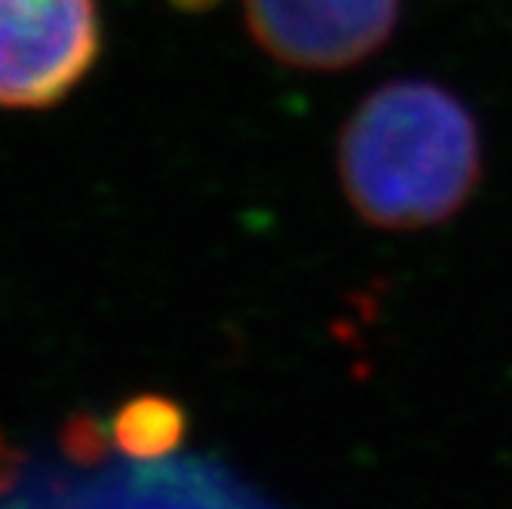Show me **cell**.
Returning a JSON list of instances; mask_svg holds the SVG:
<instances>
[{"label":"cell","instance_id":"obj_1","mask_svg":"<svg viewBox=\"0 0 512 509\" xmlns=\"http://www.w3.org/2000/svg\"><path fill=\"white\" fill-rule=\"evenodd\" d=\"M338 181L350 209L378 230L451 221L485 175L482 126L454 89L396 77L353 108L338 135Z\"/></svg>","mask_w":512,"mask_h":509},{"label":"cell","instance_id":"obj_2","mask_svg":"<svg viewBox=\"0 0 512 509\" xmlns=\"http://www.w3.org/2000/svg\"><path fill=\"white\" fill-rule=\"evenodd\" d=\"M0 509H273L209 460H154L105 473L40 464L16 473Z\"/></svg>","mask_w":512,"mask_h":509},{"label":"cell","instance_id":"obj_3","mask_svg":"<svg viewBox=\"0 0 512 509\" xmlns=\"http://www.w3.org/2000/svg\"><path fill=\"white\" fill-rule=\"evenodd\" d=\"M96 0H0V108H53L99 59Z\"/></svg>","mask_w":512,"mask_h":509},{"label":"cell","instance_id":"obj_4","mask_svg":"<svg viewBox=\"0 0 512 509\" xmlns=\"http://www.w3.org/2000/svg\"><path fill=\"white\" fill-rule=\"evenodd\" d=\"M405 0H243L258 50L295 71H350L393 40Z\"/></svg>","mask_w":512,"mask_h":509},{"label":"cell","instance_id":"obj_5","mask_svg":"<svg viewBox=\"0 0 512 509\" xmlns=\"http://www.w3.org/2000/svg\"><path fill=\"white\" fill-rule=\"evenodd\" d=\"M188 433V414L166 396H135L111 421L114 448L132 464H154L178 451Z\"/></svg>","mask_w":512,"mask_h":509},{"label":"cell","instance_id":"obj_6","mask_svg":"<svg viewBox=\"0 0 512 509\" xmlns=\"http://www.w3.org/2000/svg\"><path fill=\"white\" fill-rule=\"evenodd\" d=\"M19 470H13V460L4 448V439H0V497H4V491L10 488V482L16 479Z\"/></svg>","mask_w":512,"mask_h":509},{"label":"cell","instance_id":"obj_7","mask_svg":"<svg viewBox=\"0 0 512 509\" xmlns=\"http://www.w3.org/2000/svg\"><path fill=\"white\" fill-rule=\"evenodd\" d=\"M172 4H175L178 10H206V7L215 4V0H172Z\"/></svg>","mask_w":512,"mask_h":509}]
</instances>
